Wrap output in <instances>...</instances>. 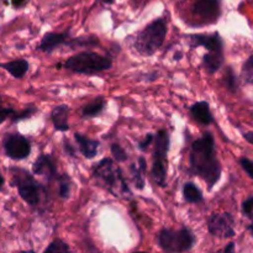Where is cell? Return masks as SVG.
I'll return each mask as SVG.
<instances>
[{"mask_svg":"<svg viewBox=\"0 0 253 253\" xmlns=\"http://www.w3.org/2000/svg\"><path fill=\"white\" fill-rule=\"evenodd\" d=\"M190 168L194 175H199L211 189L221 175V167L215 155V142L210 133H204L195 140L190 152Z\"/></svg>","mask_w":253,"mask_h":253,"instance_id":"cell-1","label":"cell"},{"mask_svg":"<svg viewBox=\"0 0 253 253\" xmlns=\"http://www.w3.org/2000/svg\"><path fill=\"white\" fill-rule=\"evenodd\" d=\"M167 35V26L163 19L155 20L136 36L135 47L142 56H152L161 48Z\"/></svg>","mask_w":253,"mask_h":253,"instance_id":"cell-2","label":"cell"},{"mask_svg":"<svg viewBox=\"0 0 253 253\" xmlns=\"http://www.w3.org/2000/svg\"><path fill=\"white\" fill-rule=\"evenodd\" d=\"M111 59L95 52H82L67 59L66 68L81 74H95L111 68Z\"/></svg>","mask_w":253,"mask_h":253,"instance_id":"cell-3","label":"cell"},{"mask_svg":"<svg viewBox=\"0 0 253 253\" xmlns=\"http://www.w3.org/2000/svg\"><path fill=\"white\" fill-rule=\"evenodd\" d=\"M94 177L105 184L106 189L114 195H119V193L130 194L127 184L121 174V170L110 158H104L99 162V165L94 169Z\"/></svg>","mask_w":253,"mask_h":253,"instance_id":"cell-4","label":"cell"},{"mask_svg":"<svg viewBox=\"0 0 253 253\" xmlns=\"http://www.w3.org/2000/svg\"><path fill=\"white\" fill-rule=\"evenodd\" d=\"M158 244L166 252H187L193 249L195 239L194 235L187 227L177 230V231L165 229L158 235Z\"/></svg>","mask_w":253,"mask_h":253,"instance_id":"cell-5","label":"cell"},{"mask_svg":"<svg viewBox=\"0 0 253 253\" xmlns=\"http://www.w3.org/2000/svg\"><path fill=\"white\" fill-rule=\"evenodd\" d=\"M169 150V135L166 130L158 131L155 137L152 177L160 187H165L167 179V153Z\"/></svg>","mask_w":253,"mask_h":253,"instance_id":"cell-6","label":"cell"},{"mask_svg":"<svg viewBox=\"0 0 253 253\" xmlns=\"http://www.w3.org/2000/svg\"><path fill=\"white\" fill-rule=\"evenodd\" d=\"M17 189L19 194L27 204L32 207H37L41 202L42 195L44 194V188L40 183H37L30 175L25 174L24 177L17 179Z\"/></svg>","mask_w":253,"mask_h":253,"instance_id":"cell-7","label":"cell"},{"mask_svg":"<svg viewBox=\"0 0 253 253\" xmlns=\"http://www.w3.org/2000/svg\"><path fill=\"white\" fill-rule=\"evenodd\" d=\"M234 217L229 212L212 214L208 220V229L210 234L221 239H230L235 236Z\"/></svg>","mask_w":253,"mask_h":253,"instance_id":"cell-8","label":"cell"},{"mask_svg":"<svg viewBox=\"0 0 253 253\" xmlns=\"http://www.w3.org/2000/svg\"><path fill=\"white\" fill-rule=\"evenodd\" d=\"M5 152L12 160H24L31 152L30 141L19 133H12L6 137L4 142Z\"/></svg>","mask_w":253,"mask_h":253,"instance_id":"cell-9","label":"cell"},{"mask_svg":"<svg viewBox=\"0 0 253 253\" xmlns=\"http://www.w3.org/2000/svg\"><path fill=\"white\" fill-rule=\"evenodd\" d=\"M193 11L205 22H215L220 16V0H195Z\"/></svg>","mask_w":253,"mask_h":253,"instance_id":"cell-10","label":"cell"},{"mask_svg":"<svg viewBox=\"0 0 253 253\" xmlns=\"http://www.w3.org/2000/svg\"><path fill=\"white\" fill-rule=\"evenodd\" d=\"M188 39L190 40V44L193 47L203 46L208 51H222L224 49V42L217 32L211 35H189Z\"/></svg>","mask_w":253,"mask_h":253,"instance_id":"cell-11","label":"cell"},{"mask_svg":"<svg viewBox=\"0 0 253 253\" xmlns=\"http://www.w3.org/2000/svg\"><path fill=\"white\" fill-rule=\"evenodd\" d=\"M32 170H34L35 174L44 177L47 180H52L57 177V167L51 156H40L32 166Z\"/></svg>","mask_w":253,"mask_h":253,"instance_id":"cell-12","label":"cell"},{"mask_svg":"<svg viewBox=\"0 0 253 253\" xmlns=\"http://www.w3.org/2000/svg\"><path fill=\"white\" fill-rule=\"evenodd\" d=\"M68 41V34L64 32V34H57V32H48L43 36V39L41 40L39 44L40 51L47 52V53H51L52 51H54L56 48H58L61 44H64Z\"/></svg>","mask_w":253,"mask_h":253,"instance_id":"cell-13","label":"cell"},{"mask_svg":"<svg viewBox=\"0 0 253 253\" xmlns=\"http://www.w3.org/2000/svg\"><path fill=\"white\" fill-rule=\"evenodd\" d=\"M190 113H192L194 120L202 124V125H209V124L214 121L211 111H210V106L207 101H198V103H195L190 108Z\"/></svg>","mask_w":253,"mask_h":253,"instance_id":"cell-14","label":"cell"},{"mask_svg":"<svg viewBox=\"0 0 253 253\" xmlns=\"http://www.w3.org/2000/svg\"><path fill=\"white\" fill-rule=\"evenodd\" d=\"M77 143L79 146V150H81L82 155L86 158H94L98 153L99 150V142L95 140H91V138L86 137V136L82 135V133H76L74 135Z\"/></svg>","mask_w":253,"mask_h":253,"instance_id":"cell-15","label":"cell"},{"mask_svg":"<svg viewBox=\"0 0 253 253\" xmlns=\"http://www.w3.org/2000/svg\"><path fill=\"white\" fill-rule=\"evenodd\" d=\"M68 114L69 109L67 105H58L52 110L51 119L53 123L54 128L57 131H67L69 128L68 125Z\"/></svg>","mask_w":253,"mask_h":253,"instance_id":"cell-16","label":"cell"},{"mask_svg":"<svg viewBox=\"0 0 253 253\" xmlns=\"http://www.w3.org/2000/svg\"><path fill=\"white\" fill-rule=\"evenodd\" d=\"M224 63V52L222 51H209L203 58V64L209 73H215L221 68Z\"/></svg>","mask_w":253,"mask_h":253,"instance_id":"cell-17","label":"cell"},{"mask_svg":"<svg viewBox=\"0 0 253 253\" xmlns=\"http://www.w3.org/2000/svg\"><path fill=\"white\" fill-rule=\"evenodd\" d=\"M0 67L6 69L15 78H22L29 69V63L25 59H17V61L7 62V63L0 64Z\"/></svg>","mask_w":253,"mask_h":253,"instance_id":"cell-18","label":"cell"},{"mask_svg":"<svg viewBox=\"0 0 253 253\" xmlns=\"http://www.w3.org/2000/svg\"><path fill=\"white\" fill-rule=\"evenodd\" d=\"M104 108H105V99L103 96H99L84 106L83 110H82V115L85 119L96 118L98 115H100Z\"/></svg>","mask_w":253,"mask_h":253,"instance_id":"cell-19","label":"cell"},{"mask_svg":"<svg viewBox=\"0 0 253 253\" xmlns=\"http://www.w3.org/2000/svg\"><path fill=\"white\" fill-rule=\"evenodd\" d=\"M183 197H184L185 202L193 203V204L203 202L202 192H200L199 188L192 182L185 183L184 184V187H183Z\"/></svg>","mask_w":253,"mask_h":253,"instance_id":"cell-20","label":"cell"},{"mask_svg":"<svg viewBox=\"0 0 253 253\" xmlns=\"http://www.w3.org/2000/svg\"><path fill=\"white\" fill-rule=\"evenodd\" d=\"M66 43L71 46L72 48H76V47H93L99 43V40L95 36H82L79 39L71 40Z\"/></svg>","mask_w":253,"mask_h":253,"instance_id":"cell-21","label":"cell"},{"mask_svg":"<svg viewBox=\"0 0 253 253\" xmlns=\"http://www.w3.org/2000/svg\"><path fill=\"white\" fill-rule=\"evenodd\" d=\"M71 188L72 183L68 175L63 174L58 177V193L62 199H68L71 195Z\"/></svg>","mask_w":253,"mask_h":253,"instance_id":"cell-22","label":"cell"},{"mask_svg":"<svg viewBox=\"0 0 253 253\" xmlns=\"http://www.w3.org/2000/svg\"><path fill=\"white\" fill-rule=\"evenodd\" d=\"M242 79L246 83H253V56L250 57L246 62H245L244 67H242Z\"/></svg>","mask_w":253,"mask_h":253,"instance_id":"cell-23","label":"cell"},{"mask_svg":"<svg viewBox=\"0 0 253 253\" xmlns=\"http://www.w3.org/2000/svg\"><path fill=\"white\" fill-rule=\"evenodd\" d=\"M69 251V246L63 242L62 240H54L46 250L44 252L46 253H52V252H68Z\"/></svg>","mask_w":253,"mask_h":253,"instance_id":"cell-24","label":"cell"},{"mask_svg":"<svg viewBox=\"0 0 253 253\" xmlns=\"http://www.w3.org/2000/svg\"><path fill=\"white\" fill-rule=\"evenodd\" d=\"M111 155L115 158L116 162H125V161L127 160L126 152L124 151V148L121 147L120 145H118V143H113V145H111Z\"/></svg>","mask_w":253,"mask_h":253,"instance_id":"cell-25","label":"cell"},{"mask_svg":"<svg viewBox=\"0 0 253 253\" xmlns=\"http://www.w3.org/2000/svg\"><path fill=\"white\" fill-rule=\"evenodd\" d=\"M225 84L230 89V91H232V93L237 91V79L234 72H232V69H227L226 77H225Z\"/></svg>","mask_w":253,"mask_h":253,"instance_id":"cell-26","label":"cell"},{"mask_svg":"<svg viewBox=\"0 0 253 253\" xmlns=\"http://www.w3.org/2000/svg\"><path fill=\"white\" fill-rule=\"evenodd\" d=\"M141 173H143V170L140 167L137 168L136 166H132L133 182H135V185L137 189H143V187H145V180H143V177Z\"/></svg>","mask_w":253,"mask_h":253,"instance_id":"cell-27","label":"cell"},{"mask_svg":"<svg viewBox=\"0 0 253 253\" xmlns=\"http://www.w3.org/2000/svg\"><path fill=\"white\" fill-rule=\"evenodd\" d=\"M240 163H241V167L244 168L245 172L253 179V161L249 160V158H241Z\"/></svg>","mask_w":253,"mask_h":253,"instance_id":"cell-28","label":"cell"},{"mask_svg":"<svg viewBox=\"0 0 253 253\" xmlns=\"http://www.w3.org/2000/svg\"><path fill=\"white\" fill-rule=\"evenodd\" d=\"M35 113H36V109H35L34 106H32V108L24 110V111H22V113H14V115H12V119H14V121L21 120V119L30 118V116H31L32 114H35Z\"/></svg>","mask_w":253,"mask_h":253,"instance_id":"cell-29","label":"cell"},{"mask_svg":"<svg viewBox=\"0 0 253 253\" xmlns=\"http://www.w3.org/2000/svg\"><path fill=\"white\" fill-rule=\"evenodd\" d=\"M242 211H244V214L246 215V216L252 217V214H253V197L249 198L247 200H245L244 205H242Z\"/></svg>","mask_w":253,"mask_h":253,"instance_id":"cell-30","label":"cell"},{"mask_svg":"<svg viewBox=\"0 0 253 253\" xmlns=\"http://www.w3.org/2000/svg\"><path fill=\"white\" fill-rule=\"evenodd\" d=\"M14 113H15V111L12 110V109L4 108V106H1V101H0V124H1L2 121L6 120L9 116L14 115Z\"/></svg>","mask_w":253,"mask_h":253,"instance_id":"cell-31","label":"cell"},{"mask_svg":"<svg viewBox=\"0 0 253 253\" xmlns=\"http://www.w3.org/2000/svg\"><path fill=\"white\" fill-rule=\"evenodd\" d=\"M152 141H153V135H151V133H148L147 137H146L143 141H141L140 145H138V147H140V150L145 151L146 148H147L148 146L151 145V142H152Z\"/></svg>","mask_w":253,"mask_h":253,"instance_id":"cell-32","label":"cell"},{"mask_svg":"<svg viewBox=\"0 0 253 253\" xmlns=\"http://www.w3.org/2000/svg\"><path fill=\"white\" fill-rule=\"evenodd\" d=\"M26 1L27 0H12V4H14V6L16 7H21Z\"/></svg>","mask_w":253,"mask_h":253,"instance_id":"cell-33","label":"cell"},{"mask_svg":"<svg viewBox=\"0 0 253 253\" xmlns=\"http://www.w3.org/2000/svg\"><path fill=\"white\" fill-rule=\"evenodd\" d=\"M244 136L250 143H252V145H253V132H247V133H245Z\"/></svg>","mask_w":253,"mask_h":253,"instance_id":"cell-34","label":"cell"},{"mask_svg":"<svg viewBox=\"0 0 253 253\" xmlns=\"http://www.w3.org/2000/svg\"><path fill=\"white\" fill-rule=\"evenodd\" d=\"M235 250V244H230L229 246L225 249V252H232Z\"/></svg>","mask_w":253,"mask_h":253,"instance_id":"cell-35","label":"cell"},{"mask_svg":"<svg viewBox=\"0 0 253 253\" xmlns=\"http://www.w3.org/2000/svg\"><path fill=\"white\" fill-rule=\"evenodd\" d=\"M66 150H68V151H69V153H71V156H74V151L72 150L71 145H69L68 142H66Z\"/></svg>","mask_w":253,"mask_h":253,"instance_id":"cell-36","label":"cell"},{"mask_svg":"<svg viewBox=\"0 0 253 253\" xmlns=\"http://www.w3.org/2000/svg\"><path fill=\"white\" fill-rule=\"evenodd\" d=\"M2 184H4V178H2L1 175H0V188L2 187Z\"/></svg>","mask_w":253,"mask_h":253,"instance_id":"cell-37","label":"cell"},{"mask_svg":"<svg viewBox=\"0 0 253 253\" xmlns=\"http://www.w3.org/2000/svg\"><path fill=\"white\" fill-rule=\"evenodd\" d=\"M103 1L105 2V4H113L114 0H103Z\"/></svg>","mask_w":253,"mask_h":253,"instance_id":"cell-38","label":"cell"},{"mask_svg":"<svg viewBox=\"0 0 253 253\" xmlns=\"http://www.w3.org/2000/svg\"><path fill=\"white\" fill-rule=\"evenodd\" d=\"M249 230H250V231H251V234L253 235V222L249 226Z\"/></svg>","mask_w":253,"mask_h":253,"instance_id":"cell-39","label":"cell"}]
</instances>
